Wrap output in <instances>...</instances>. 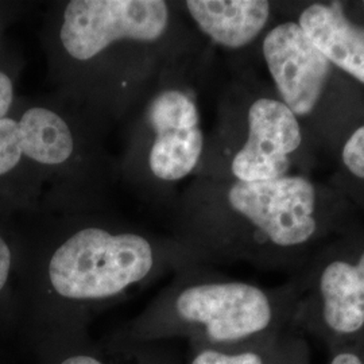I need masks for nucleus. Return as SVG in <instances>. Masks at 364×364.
<instances>
[{
  "label": "nucleus",
  "instance_id": "obj_9",
  "mask_svg": "<svg viewBox=\"0 0 364 364\" xmlns=\"http://www.w3.org/2000/svg\"><path fill=\"white\" fill-rule=\"evenodd\" d=\"M297 23L332 65L364 84V26L324 3L308 6Z\"/></svg>",
  "mask_w": 364,
  "mask_h": 364
},
{
  "label": "nucleus",
  "instance_id": "obj_2",
  "mask_svg": "<svg viewBox=\"0 0 364 364\" xmlns=\"http://www.w3.org/2000/svg\"><path fill=\"white\" fill-rule=\"evenodd\" d=\"M299 287L272 294L246 282H207L182 290L177 313L200 326L216 344L267 341L291 333L299 313Z\"/></svg>",
  "mask_w": 364,
  "mask_h": 364
},
{
  "label": "nucleus",
  "instance_id": "obj_6",
  "mask_svg": "<svg viewBox=\"0 0 364 364\" xmlns=\"http://www.w3.org/2000/svg\"><path fill=\"white\" fill-rule=\"evenodd\" d=\"M262 53L279 100L297 117L311 115L331 77L332 64L291 21L267 31Z\"/></svg>",
  "mask_w": 364,
  "mask_h": 364
},
{
  "label": "nucleus",
  "instance_id": "obj_5",
  "mask_svg": "<svg viewBox=\"0 0 364 364\" xmlns=\"http://www.w3.org/2000/svg\"><path fill=\"white\" fill-rule=\"evenodd\" d=\"M168 25L162 0H73L65 7L60 39L70 57L88 61L117 41L156 42Z\"/></svg>",
  "mask_w": 364,
  "mask_h": 364
},
{
  "label": "nucleus",
  "instance_id": "obj_1",
  "mask_svg": "<svg viewBox=\"0 0 364 364\" xmlns=\"http://www.w3.org/2000/svg\"><path fill=\"white\" fill-rule=\"evenodd\" d=\"M299 293V332L320 340L329 353L364 350V237L317 254Z\"/></svg>",
  "mask_w": 364,
  "mask_h": 364
},
{
  "label": "nucleus",
  "instance_id": "obj_3",
  "mask_svg": "<svg viewBox=\"0 0 364 364\" xmlns=\"http://www.w3.org/2000/svg\"><path fill=\"white\" fill-rule=\"evenodd\" d=\"M317 189L309 178L285 176L269 181H235L228 204L255 230L267 257L302 264L326 232L317 212Z\"/></svg>",
  "mask_w": 364,
  "mask_h": 364
},
{
  "label": "nucleus",
  "instance_id": "obj_16",
  "mask_svg": "<svg viewBox=\"0 0 364 364\" xmlns=\"http://www.w3.org/2000/svg\"><path fill=\"white\" fill-rule=\"evenodd\" d=\"M326 364H364V350H338L331 352Z\"/></svg>",
  "mask_w": 364,
  "mask_h": 364
},
{
  "label": "nucleus",
  "instance_id": "obj_8",
  "mask_svg": "<svg viewBox=\"0 0 364 364\" xmlns=\"http://www.w3.org/2000/svg\"><path fill=\"white\" fill-rule=\"evenodd\" d=\"M147 117L154 130L149 165L156 178L178 181L200 161L204 136L195 100L185 92L168 90L156 95Z\"/></svg>",
  "mask_w": 364,
  "mask_h": 364
},
{
  "label": "nucleus",
  "instance_id": "obj_14",
  "mask_svg": "<svg viewBox=\"0 0 364 364\" xmlns=\"http://www.w3.org/2000/svg\"><path fill=\"white\" fill-rule=\"evenodd\" d=\"M341 159L352 176L364 181V124L352 132L341 150Z\"/></svg>",
  "mask_w": 364,
  "mask_h": 364
},
{
  "label": "nucleus",
  "instance_id": "obj_18",
  "mask_svg": "<svg viewBox=\"0 0 364 364\" xmlns=\"http://www.w3.org/2000/svg\"><path fill=\"white\" fill-rule=\"evenodd\" d=\"M61 364H102L99 360L90 358V356H73L66 359Z\"/></svg>",
  "mask_w": 364,
  "mask_h": 364
},
{
  "label": "nucleus",
  "instance_id": "obj_13",
  "mask_svg": "<svg viewBox=\"0 0 364 364\" xmlns=\"http://www.w3.org/2000/svg\"><path fill=\"white\" fill-rule=\"evenodd\" d=\"M22 156L19 122L14 117L0 119V177L15 169Z\"/></svg>",
  "mask_w": 364,
  "mask_h": 364
},
{
  "label": "nucleus",
  "instance_id": "obj_15",
  "mask_svg": "<svg viewBox=\"0 0 364 364\" xmlns=\"http://www.w3.org/2000/svg\"><path fill=\"white\" fill-rule=\"evenodd\" d=\"M13 103V81L4 72H0V119L7 117Z\"/></svg>",
  "mask_w": 364,
  "mask_h": 364
},
{
  "label": "nucleus",
  "instance_id": "obj_17",
  "mask_svg": "<svg viewBox=\"0 0 364 364\" xmlns=\"http://www.w3.org/2000/svg\"><path fill=\"white\" fill-rule=\"evenodd\" d=\"M11 260H13L11 250L6 243V240L0 236V291L7 284L10 270H11Z\"/></svg>",
  "mask_w": 364,
  "mask_h": 364
},
{
  "label": "nucleus",
  "instance_id": "obj_11",
  "mask_svg": "<svg viewBox=\"0 0 364 364\" xmlns=\"http://www.w3.org/2000/svg\"><path fill=\"white\" fill-rule=\"evenodd\" d=\"M18 122L22 153L30 161L46 166H58L73 154L72 131L57 112L45 107H31Z\"/></svg>",
  "mask_w": 364,
  "mask_h": 364
},
{
  "label": "nucleus",
  "instance_id": "obj_7",
  "mask_svg": "<svg viewBox=\"0 0 364 364\" xmlns=\"http://www.w3.org/2000/svg\"><path fill=\"white\" fill-rule=\"evenodd\" d=\"M302 144L299 117L279 99L260 97L248 108L247 139L231 164L236 181L282 178Z\"/></svg>",
  "mask_w": 364,
  "mask_h": 364
},
{
  "label": "nucleus",
  "instance_id": "obj_12",
  "mask_svg": "<svg viewBox=\"0 0 364 364\" xmlns=\"http://www.w3.org/2000/svg\"><path fill=\"white\" fill-rule=\"evenodd\" d=\"M191 364H311L309 352L299 333L274 338L262 346L240 352L204 350Z\"/></svg>",
  "mask_w": 364,
  "mask_h": 364
},
{
  "label": "nucleus",
  "instance_id": "obj_10",
  "mask_svg": "<svg viewBox=\"0 0 364 364\" xmlns=\"http://www.w3.org/2000/svg\"><path fill=\"white\" fill-rule=\"evenodd\" d=\"M185 4L198 28L230 49L247 46L257 38L272 10L264 0H191Z\"/></svg>",
  "mask_w": 364,
  "mask_h": 364
},
{
  "label": "nucleus",
  "instance_id": "obj_4",
  "mask_svg": "<svg viewBox=\"0 0 364 364\" xmlns=\"http://www.w3.org/2000/svg\"><path fill=\"white\" fill-rule=\"evenodd\" d=\"M153 264V248L141 235L85 228L55 250L49 279L65 299H107L142 281Z\"/></svg>",
  "mask_w": 364,
  "mask_h": 364
}]
</instances>
